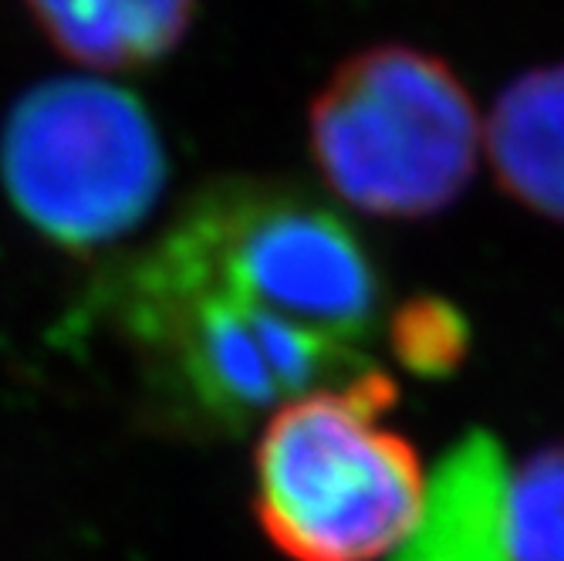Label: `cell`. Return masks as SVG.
Instances as JSON below:
<instances>
[{
  "instance_id": "cell-1",
  "label": "cell",
  "mask_w": 564,
  "mask_h": 561,
  "mask_svg": "<svg viewBox=\"0 0 564 561\" xmlns=\"http://www.w3.org/2000/svg\"><path fill=\"white\" fill-rule=\"evenodd\" d=\"M122 332L170 423L237 436L278 406L372 366L362 348L264 309L160 240L132 265Z\"/></svg>"
},
{
  "instance_id": "cell-2",
  "label": "cell",
  "mask_w": 564,
  "mask_h": 561,
  "mask_svg": "<svg viewBox=\"0 0 564 561\" xmlns=\"http://www.w3.org/2000/svg\"><path fill=\"white\" fill-rule=\"evenodd\" d=\"M399 389L366 366L264 420L253 450V511L294 561H379L416 531L430 481L416 446L389 427Z\"/></svg>"
},
{
  "instance_id": "cell-3",
  "label": "cell",
  "mask_w": 564,
  "mask_h": 561,
  "mask_svg": "<svg viewBox=\"0 0 564 561\" xmlns=\"http://www.w3.org/2000/svg\"><path fill=\"white\" fill-rule=\"evenodd\" d=\"M325 186L379 220H426L477 173L484 126L456 72L413 44L341 62L307 109Z\"/></svg>"
},
{
  "instance_id": "cell-4",
  "label": "cell",
  "mask_w": 564,
  "mask_h": 561,
  "mask_svg": "<svg viewBox=\"0 0 564 561\" xmlns=\"http://www.w3.org/2000/svg\"><path fill=\"white\" fill-rule=\"evenodd\" d=\"M166 173L160 129L142 101L91 78L31 88L0 136V176L14 211L65 250L129 237L156 211Z\"/></svg>"
},
{
  "instance_id": "cell-5",
  "label": "cell",
  "mask_w": 564,
  "mask_h": 561,
  "mask_svg": "<svg viewBox=\"0 0 564 561\" xmlns=\"http://www.w3.org/2000/svg\"><path fill=\"white\" fill-rule=\"evenodd\" d=\"M227 288L362 348L379 322L372 253L328 203L274 183H217L163 234Z\"/></svg>"
},
{
  "instance_id": "cell-6",
  "label": "cell",
  "mask_w": 564,
  "mask_h": 561,
  "mask_svg": "<svg viewBox=\"0 0 564 561\" xmlns=\"http://www.w3.org/2000/svg\"><path fill=\"white\" fill-rule=\"evenodd\" d=\"M507 467L494 440L470 436L430 484L426 511L395 561H510Z\"/></svg>"
},
{
  "instance_id": "cell-7",
  "label": "cell",
  "mask_w": 564,
  "mask_h": 561,
  "mask_svg": "<svg viewBox=\"0 0 564 561\" xmlns=\"http://www.w3.org/2000/svg\"><path fill=\"white\" fill-rule=\"evenodd\" d=\"M484 145L497 183L521 207L564 224V62L531 68L500 91Z\"/></svg>"
},
{
  "instance_id": "cell-8",
  "label": "cell",
  "mask_w": 564,
  "mask_h": 561,
  "mask_svg": "<svg viewBox=\"0 0 564 561\" xmlns=\"http://www.w3.org/2000/svg\"><path fill=\"white\" fill-rule=\"evenodd\" d=\"M199 0H28L41 34L95 72L163 62L186 37Z\"/></svg>"
},
{
  "instance_id": "cell-9",
  "label": "cell",
  "mask_w": 564,
  "mask_h": 561,
  "mask_svg": "<svg viewBox=\"0 0 564 561\" xmlns=\"http://www.w3.org/2000/svg\"><path fill=\"white\" fill-rule=\"evenodd\" d=\"M507 544L510 561H564V443L507 477Z\"/></svg>"
},
{
  "instance_id": "cell-10",
  "label": "cell",
  "mask_w": 564,
  "mask_h": 561,
  "mask_svg": "<svg viewBox=\"0 0 564 561\" xmlns=\"http://www.w3.org/2000/svg\"><path fill=\"white\" fill-rule=\"evenodd\" d=\"M389 342L405 369H413L420 376H443L464 359L467 325L464 315L449 309L446 301L420 298L402 304L392 315Z\"/></svg>"
}]
</instances>
